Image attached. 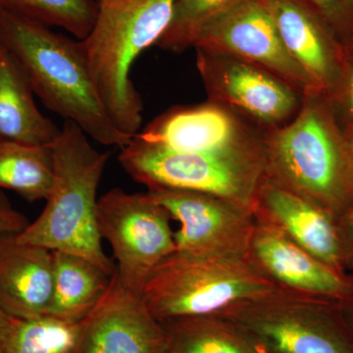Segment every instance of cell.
Wrapping results in <instances>:
<instances>
[{
    "mask_svg": "<svg viewBox=\"0 0 353 353\" xmlns=\"http://www.w3.org/2000/svg\"><path fill=\"white\" fill-rule=\"evenodd\" d=\"M0 41L46 108L101 145L122 150L131 141L101 101L82 41L0 9Z\"/></svg>",
    "mask_w": 353,
    "mask_h": 353,
    "instance_id": "6da1fadb",
    "label": "cell"
},
{
    "mask_svg": "<svg viewBox=\"0 0 353 353\" xmlns=\"http://www.w3.org/2000/svg\"><path fill=\"white\" fill-rule=\"evenodd\" d=\"M326 97L304 94L299 113L264 132L265 176L334 220L353 202V162Z\"/></svg>",
    "mask_w": 353,
    "mask_h": 353,
    "instance_id": "7a4b0ae2",
    "label": "cell"
},
{
    "mask_svg": "<svg viewBox=\"0 0 353 353\" xmlns=\"http://www.w3.org/2000/svg\"><path fill=\"white\" fill-rule=\"evenodd\" d=\"M51 150L54 178L46 206L16 236L28 245L83 257L112 275L116 266L102 248L97 197L110 153L95 150L85 132L69 121Z\"/></svg>",
    "mask_w": 353,
    "mask_h": 353,
    "instance_id": "3957f363",
    "label": "cell"
},
{
    "mask_svg": "<svg viewBox=\"0 0 353 353\" xmlns=\"http://www.w3.org/2000/svg\"><path fill=\"white\" fill-rule=\"evenodd\" d=\"M176 0H104L82 41L101 101L116 127L134 137L143 123V99L131 79L139 55L158 43Z\"/></svg>",
    "mask_w": 353,
    "mask_h": 353,
    "instance_id": "277c9868",
    "label": "cell"
},
{
    "mask_svg": "<svg viewBox=\"0 0 353 353\" xmlns=\"http://www.w3.org/2000/svg\"><path fill=\"white\" fill-rule=\"evenodd\" d=\"M279 290L246 259L176 252L152 272L141 294L152 315L164 322L222 314Z\"/></svg>",
    "mask_w": 353,
    "mask_h": 353,
    "instance_id": "5b68a950",
    "label": "cell"
},
{
    "mask_svg": "<svg viewBox=\"0 0 353 353\" xmlns=\"http://www.w3.org/2000/svg\"><path fill=\"white\" fill-rule=\"evenodd\" d=\"M119 161L139 183L153 190L214 194L252 208L265 176L263 148L236 152L190 153L150 145L132 137Z\"/></svg>",
    "mask_w": 353,
    "mask_h": 353,
    "instance_id": "8992f818",
    "label": "cell"
},
{
    "mask_svg": "<svg viewBox=\"0 0 353 353\" xmlns=\"http://www.w3.org/2000/svg\"><path fill=\"white\" fill-rule=\"evenodd\" d=\"M259 353H353L341 303L279 290L222 314Z\"/></svg>",
    "mask_w": 353,
    "mask_h": 353,
    "instance_id": "52a82bcc",
    "label": "cell"
},
{
    "mask_svg": "<svg viewBox=\"0 0 353 353\" xmlns=\"http://www.w3.org/2000/svg\"><path fill=\"white\" fill-rule=\"evenodd\" d=\"M170 215L154 197L113 189L97 201V224L102 240L112 246L118 275L141 294L158 265L176 252Z\"/></svg>",
    "mask_w": 353,
    "mask_h": 353,
    "instance_id": "ba28073f",
    "label": "cell"
},
{
    "mask_svg": "<svg viewBox=\"0 0 353 353\" xmlns=\"http://www.w3.org/2000/svg\"><path fill=\"white\" fill-rule=\"evenodd\" d=\"M196 50V66L208 101L231 109L264 131L282 127L299 113L303 94L256 65Z\"/></svg>",
    "mask_w": 353,
    "mask_h": 353,
    "instance_id": "9c48e42d",
    "label": "cell"
},
{
    "mask_svg": "<svg viewBox=\"0 0 353 353\" xmlns=\"http://www.w3.org/2000/svg\"><path fill=\"white\" fill-rule=\"evenodd\" d=\"M180 223L174 234L176 252L199 256L246 259L254 230L252 208L203 192L161 190L148 192Z\"/></svg>",
    "mask_w": 353,
    "mask_h": 353,
    "instance_id": "30bf717a",
    "label": "cell"
},
{
    "mask_svg": "<svg viewBox=\"0 0 353 353\" xmlns=\"http://www.w3.org/2000/svg\"><path fill=\"white\" fill-rule=\"evenodd\" d=\"M192 48L261 67L303 95L318 92L285 50L265 0H241L204 26Z\"/></svg>",
    "mask_w": 353,
    "mask_h": 353,
    "instance_id": "8fae6325",
    "label": "cell"
},
{
    "mask_svg": "<svg viewBox=\"0 0 353 353\" xmlns=\"http://www.w3.org/2000/svg\"><path fill=\"white\" fill-rule=\"evenodd\" d=\"M264 130L215 102L173 108L134 134L174 152L210 153L263 148Z\"/></svg>",
    "mask_w": 353,
    "mask_h": 353,
    "instance_id": "7c38bea8",
    "label": "cell"
},
{
    "mask_svg": "<svg viewBox=\"0 0 353 353\" xmlns=\"http://www.w3.org/2000/svg\"><path fill=\"white\" fill-rule=\"evenodd\" d=\"M77 353H169L166 333L141 294L117 270L97 306L80 322Z\"/></svg>",
    "mask_w": 353,
    "mask_h": 353,
    "instance_id": "4fadbf2b",
    "label": "cell"
},
{
    "mask_svg": "<svg viewBox=\"0 0 353 353\" xmlns=\"http://www.w3.org/2000/svg\"><path fill=\"white\" fill-rule=\"evenodd\" d=\"M246 259L279 289L299 296L343 301L353 297V273H341L256 220Z\"/></svg>",
    "mask_w": 353,
    "mask_h": 353,
    "instance_id": "5bb4252c",
    "label": "cell"
},
{
    "mask_svg": "<svg viewBox=\"0 0 353 353\" xmlns=\"http://www.w3.org/2000/svg\"><path fill=\"white\" fill-rule=\"evenodd\" d=\"M281 41L323 97L338 94L345 77L334 29L306 0H265Z\"/></svg>",
    "mask_w": 353,
    "mask_h": 353,
    "instance_id": "9a60e30c",
    "label": "cell"
},
{
    "mask_svg": "<svg viewBox=\"0 0 353 353\" xmlns=\"http://www.w3.org/2000/svg\"><path fill=\"white\" fill-rule=\"evenodd\" d=\"M255 219L268 225L334 270L343 265L336 220L313 202L264 176L252 202Z\"/></svg>",
    "mask_w": 353,
    "mask_h": 353,
    "instance_id": "2e32d148",
    "label": "cell"
},
{
    "mask_svg": "<svg viewBox=\"0 0 353 353\" xmlns=\"http://www.w3.org/2000/svg\"><path fill=\"white\" fill-rule=\"evenodd\" d=\"M52 252L0 238V306L18 319L48 314L52 297Z\"/></svg>",
    "mask_w": 353,
    "mask_h": 353,
    "instance_id": "e0dca14e",
    "label": "cell"
},
{
    "mask_svg": "<svg viewBox=\"0 0 353 353\" xmlns=\"http://www.w3.org/2000/svg\"><path fill=\"white\" fill-rule=\"evenodd\" d=\"M34 90L0 41V141L51 146L61 129L39 110Z\"/></svg>",
    "mask_w": 353,
    "mask_h": 353,
    "instance_id": "ac0fdd59",
    "label": "cell"
},
{
    "mask_svg": "<svg viewBox=\"0 0 353 353\" xmlns=\"http://www.w3.org/2000/svg\"><path fill=\"white\" fill-rule=\"evenodd\" d=\"M52 297L46 315L80 323L108 292L114 274L71 253L52 252Z\"/></svg>",
    "mask_w": 353,
    "mask_h": 353,
    "instance_id": "d6986e66",
    "label": "cell"
},
{
    "mask_svg": "<svg viewBox=\"0 0 353 353\" xmlns=\"http://www.w3.org/2000/svg\"><path fill=\"white\" fill-rule=\"evenodd\" d=\"M169 353H259L223 315L194 316L161 322Z\"/></svg>",
    "mask_w": 353,
    "mask_h": 353,
    "instance_id": "ffe728a7",
    "label": "cell"
},
{
    "mask_svg": "<svg viewBox=\"0 0 353 353\" xmlns=\"http://www.w3.org/2000/svg\"><path fill=\"white\" fill-rule=\"evenodd\" d=\"M54 164L51 146L0 141V190L26 201H46L52 189Z\"/></svg>",
    "mask_w": 353,
    "mask_h": 353,
    "instance_id": "44dd1931",
    "label": "cell"
},
{
    "mask_svg": "<svg viewBox=\"0 0 353 353\" xmlns=\"http://www.w3.org/2000/svg\"><path fill=\"white\" fill-rule=\"evenodd\" d=\"M80 333V323L54 316L14 318L6 353H77Z\"/></svg>",
    "mask_w": 353,
    "mask_h": 353,
    "instance_id": "7402d4cb",
    "label": "cell"
},
{
    "mask_svg": "<svg viewBox=\"0 0 353 353\" xmlns=\"http://www.w3.org/2000/svg\"><path fill=\"white\" fill-rule=\"evenodd\" d=\"M0 9L50 28H60L79 41L87 38L99 14L95 0H0Z\"/></svg>",
    "mask_w": 353,
    "mask_h": 353,
    "instance_id": "603a6c76",
    "label": "cell"
},
{
    "mask_svg": "<svg viewBox=\"0 0 353 353\" xmlns=\"http://www.w3.org/2000/svg\"><path fill=\"white\" fill-rule=\"evenodd\" d=\"M241 0H176L168 29L158 41L162 50L180 51L192 48L199 32Z\"/></svg>",
    "mask_w": 353,
    "mask_h": 353,
    "instance_id": "cb8c5ba5",
    "label": "cell"
},
{
    "mask_svg": "<svg viewBox=\"0 0 353 353\" xmlns=\"http://www.w3.org/2000/svg\"><path fill=\"white\" fill-rule=\"evenodd\" d=\"M332 28L350 31L353 25V9L348 0H306Z\"/></svg>",
    "mask_w": 353,
    "mask_h": 353,
    "instance_id": "d4e9b609",
    "label": "cell"
},
{
    "mask_svg": "<svg viewBox=\"0 0 353 353\" xmlns=\"http://www.w3.org/2000/svg\"><path fill=\"white\" fill-rule=\"evenodd\" d=\"M343 265L348 273H353V202L336 220Z\"/></svg>",
    "mask_w": 353,
    "mask_h": 353,
    "instance_id": "484cf974",
    "label": "cell"
},
{
    "mask_svg": "<svg viewBox=\"0 0 353 353\" xmlns=\"http://www.w3.org/2000/svg\"><path fill=\"white\" fill-rule=\"evenodd\" d=\"M30 224L29 221L19 211L16 210L0 190V238L6 236H17Z\"/></svg>",
    "mask_w": 353,
    "mask_h": 353,
    "instance_id": "4316f807",
    "label": "cell"
},
{
    "mask_svg": "<svg viewBox=\"0 0 353 353\" xmlns=\"http://www.w3.org/2000/svg\"><path fill=\"white\" fill-rule=\"evenodd\" d=\"M14 317L8 314L3 308L0 306V353H6L7 339L10 332Z\"/></svg>",
    "mask_w": 353,
    "mask_h": 353,
    "instance_id": "83f0119b",
    "label": "cell"
},
{
    "mask_svg": "<svg viewBox=\"0 0 353 353\" xmlns=\"http://www.w3.org/2000/svg\"><path fill=\"white\" fill-rule=\"evenodd\" d=\"M347 97V111L353 119V65L347 73V88H345Z\"/></svg>",
    "mask_w": 353,
    "mask_h": 353,
    "instance_id": "f1b7e54d",
    "label": "cell"
},
{
    "mask_svg": "<svg viewBox=\"0 0 353 353\" xmlns=\"http://www.w3.org/2000/svg\"><path fill=\"white\" fill-rule=\"evenodd\" d=\"M341 307L345 321L353 334V297L341 303Z\"/></svg>",
    "mask_w": 353,
    "mask_h": 353,
    "instance_id": "f546056e",
    "label": "cell"
},
{
    "mask_svg": "<svg viewBox=\"0 0 353 353\" xmlns=\"http://www.w3.org/2000/svg\"><path fill=\"white\" fill-rule=\"evenodd\" d=\"M347 136L348 148H350V155H352V159L353 162V129L352 134H345Z\"/></svg>",
    "mask_w": 353,
    "mask_h": 353,
    "instance_id": "4dcf8cb0",
    "label": "cell"
},
{
    "mask_svg": "<svg viewBox=\"0 0 353 353\" xmlns=\"http://www.w3.org/2000/svg\"><path fill=\"white\" fill-rule=\"evenodd\" d=\"M348 2H350V6H352L353 9V0H348Z\"/></svg>",
    "mask_w": 353,
    "mask_h": 353,
    "instance_id": "1f68e13d",
    "label": "cell"
},
{
    "mask_svg": "<svg viewBox=\"0 0 353 353\" xmlns=\"http://www.w3.org/2000/svg\"><path fill=\"white\" fill-rule=\"evenodd\" d=\"M104 1V0H99V2Z\"/></svg>",
    "mask_w": 353,
    "mask_h": 353,
    "instance_id": "d6a6232c",
    "label": "cell"
}]
</instances>
